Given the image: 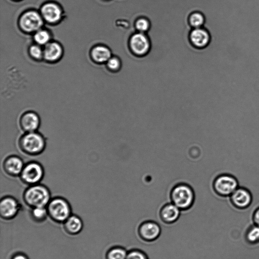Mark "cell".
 Here are the masks:
<instances>
[{
    "label": "cell",
    "instance_id": "obj_1",
    "mask_svg": "<svg viewBox=\"0 0 259 259\" xmlns=\"http://www.w3.org/2000/svg\"><path fill=\"white\" fill-rule=\"evenodd\" d=\"M46 144L45 137L37 131L24 133L18 141L20 150L24 154L30 156L41 154L45 150Z\"/></svg>",
    "mask_w": 259,
    "mask_h": 259
},
{
    "label": "cell",
    "instance_id": "obj_2",
    "mask_svg": "<svg viewBox=\"0 0 259 259\" xmlns=\"http://www.w3.org/2000/svg\"><path fill=\"white\" fill-rule=\"evenodd\" d=\"M22 198L25 204L32 208L46 207L52 198L49 189L39 183L28 186L23 193Z\"/></svg>",
    "mask_w": 259,
    "mask_h": 259
},
{
    "label": "cell",
    "instance_id": "obj_3",
    "mask_svg": "<svg viewBox=\"0 0 259 259\" xmlns=\"http://www.w3.org/2000/svg\"><path fill=\"white\" fill-rule=\"evenodd\" d=\"M171 202L181 211L187 210L193 206L195 201V193L193 188L185 183L176 185L170 193Z\"/></svg>",
    "mask_w": 259,
    "mask_h": 259
},
{
    "label": "cell",
    "instance_id": "obj_4",
    "mask_svg": "<svg viewBox=\"0 0 259 259\" xmlns=\"http://www.w3.org/2000/svg\"><path fill=\"white\" fill-rule=\"evenodd\" d=\"M49 217L57 223H63L72 214L69 202L62 197L52 198L46 206Z\"/></svg>",
    "mask_w": 259,
    "mask_h": 259
},
{
    "label": "cell",
    "instance_id": "obj_5",
    "mask_svg": "<svg viewBox=\"0 0 259 259\" xmlns=\"http://www.w3.org/2000/svg\"><path fill=\"white\" fill-rule=\"evenodd\" d=\"M44 175L42 165L38 162L32 161L25 163L19 177L24 184L29 186L39 184Z\"/></svg>",
    "mask_w": 259,
    "mask_h": 259
},
{
    "label": "cell",
    "instance_id": "obj_6",
    "mask_svg": "<svg viewBox=\"0 0 259 259\" xmlns=\"http://www.w3.org/2000/svg\"><path fill=\"white\" fill-rule=\"evenodd\" d=\"M213 187L218 194L228 196H230L239 186L237 180L234 176L223 174L215 179Z\"/></svg>",
    "mask_w": 259,
    "mask_h": 259
},
{
    "label": "cell",
    "instance_id": "obj_7",
    "mask_svg": "<svg viewBox=\"0 0 259 259\" xmlns=\"http://www.w3.org/2000/svg\"><path fill=\"white\" fill-rule=\"evenodd\" d=\"M128 47L134 55L141 57L148 53L151 48V42L145 33L137 32L130 36Z\"/></svg>",
    "mask_w": 259,
    "mask_h": 259
},
{
    "label": "cell",
    "instance_id": "obj_8",
    "mask_svg": "<svg viewBox=\"0 0 259 259\" xmlns=\"http://www.w3.org/2000/svg\"><path fill=\"white\" fill-rule=\"evenodd\" d=\"M21 209L19 201L12 196H5L0 200V216L4 220L15 218Z\"/></svg>",
    "mask_w": 259,
    "mask_h": 259
},
{
    "label": "cell",
    "instance_id": "obj_9",
    "mask_svg": "<svg viewBox=\"0 0 259 259\" xmlns=\"http://www.w3.org/2000/svg\"><path fill=\"white\" fill-rule=\"evenodd\" d=\"M138 233L143 241L153 242L159 237L161 229L157 222L148 220L140 224L138 229Z\"/></svg>",
    "mask_w": 259,
    "mask_h": 259
},
{
    "label": "cell",
    "instance_id": "obj_10",
    "mask_svg": "<svg viewBox=\"0 0 259 259\" xmlns=\"http://www.w3.org/2000/svg\"><path fill=\"white\" fill-rule=\"evenodd\" d=\"M41 120L38 114L33 111L23 113L19 119V125L23 133L37 131L40 125Z\"/></svg>",
    "mask_w": 259,
    "mask_h": 259
},
{
    "label": "cell",
    "instance_id": "obj_11",
    "mask_svg": "<svg viewBox=\"0 0 259 259\" xmlns=\"http://www.w3.org/2000/svg\"><path fill=\"white\" fill-rule=\"evenodd\" d=\"M43 21L39 14L34 11H29L22 15L20 25L27 32L37 31L42 25Z\"/></svg>",
    "mask_w": 259,
    "mask_h": 259
},
{
    "label": "cell",
    "instance_id": "obj_12",
    "mask_svg": "<svg viewBox=\"0 0 259 259\" xmlns=\"http://www.w3.org/2000/svg\"><path fill=\"white\" fill-rule=\"evenodd\" d=\"M25 163L22 159L16 155H11L4 160L2 166L5 173L11 177H19Z\"/></svg>",
    "mask_w": 259,
    "mask_h": 259
},
{
    "label": "cell",
    "instance_id": "obj_13",
    "mask_svg": "<svg viewBox=\"0 0 259 259\" xmlns=\"http://www.w3.org/2000/svg\"><path fill=\"white\" fill-rule=\"evenodd\" d=\"M189 37L192 45L198 49L208 46L211 40L208 31L202 27L193 28L190 30Z\"/></svg>",
    "mask_w": 259,
    "mask_h": 259
},
{
    "label": "cell",
    "instance_id": "obj_14",
    "mask_svg": "<svg viewBox=\"0 0 259 259\" xmlns=\"http://www.w3.org/2000/svg\"><path fill=\"white\" fill-rule=\"evenodd\" d=\"M181 210L172 202L162 206L159 211V217L166 224H172L177 222L181 215Z\"/></svg>",
    "mask_w": 259,
    "mask_h": 259
},
{
    "label": "cell",
    "instance_id": "obj_15",
    "mask_svg": "<svg viewBox=\"0 0 259 259\" xmlns=\"http://www.w3.org/2000/svg\"><path fill=\"white\" fill-rule=\"evenodd\" d=\"M233 204L239 208H245L251 203L252 197L250 192L246 189L238 187L231 195Z\"/></svg>",
    "mask_w": 259,
    "mask_h": 259
},
{
    "label": "cell",
    "instance_id": "obj_16",
    "mask_svg": "<svg viewBox=\"0 0 259 259\" xmlns=\"http://www.w3.org/2000/svg\"><path fill=\"white\" fill-rule=\"evenodd\" d=\"M41 13L47 21L50 23H55L60 19L62 11L58 4L50 2L45 3L42 6Z\"/></svg>",
    "mask_w": 259,
    "mask_h": 259
},
{
    "label": "cell",
    "instance_id": "obj_17",
    "mask_svg": "<svg viewBox=\"0 0 259 259\" xmlns=\"http://www.w3.org/2000/svg\"><path fill=\"white\" fill-rule=\"evenodd\" d=\"M65 232L69 235H76L81 232L83 224L81 218L75 214H71L63 223Z\"/></svg>",
    "mask_w": 259,
    "mask_h": 259
},
{
    "label": "cell",
    "instance_id": "obj_18",
    "mask_svg": "<svg viewBox=\"0 0 259 259\" xmlns=\"http://www.w3.org/2000/svg\"><path fill=\"white\" fill-rule=\"evenodd\" d=\"M62 53L60 45L55 42L48 43L44 51V56L46 59L50 61H54L59 59Z\"/></svg>",
    "mask_w": 259,
    "mask_h": 259
},
{
    "label": "cell",
    "instance_id": "obj_19",
    "mask_svg": "<svg viewBox=\"0 0 259 259\" xmlns=\"http://www.w3.org/2000/svg\"><path fill=\"white\" fill-rule=\"evenodd\" d=\"M92 56L96 62L104 63L111 57V52L107 47L98 46L93 49Z\"/></svg>",
    "mask_w": 259,
    "mask_h": 259
},
{
    "label": "cell",
    "instance_id": "obj_20",
    "mask_svg": "<svg viewBox=\"0 0 259 259\" xmlns=\"http://www.w3.org/2000/svg\"><path fill=\"white\" fill-rule=\"evenodd\" d=\"M128 251L121 246H114L106 253L105 259H126Z\"/></svg>",
    "mask_w": 259,
    "mask_h": 259
},
{
    "label": "cell",
    "instance_id": "obj_21",
    "mask_svg": "<svg viewBox=\"0 0 259 259\" xmlns=\"http://www.w3.org/2000/svg\"><path fill=\"white\" fill-rule=\"evenodd\" d=\"M30 215L33 221L40 223L49 217L46 207H37L31 208Z\"/></svg>",
    "mask_w": 259,
    "mask_h": 259
},
{
    "label": "cell",
    "instance_id": "obj_22",
    "mask_svg": "<svg viewBox=\"0 0 259 259\" xmlns=\"http://www.w3.org/2000/svg\"><path fill=\"white\" fill-rule=\"evenodd\" d=\"M205 18L202 13L195 11L191 13L188 18V21L191 27L194 28L202 27L204 25Z\"/></svg>",
    "mask_w": 259,
    "mask_h": 259
},
{
    "label": "cell",
    "instance_id": "obj_23",
    "mask_svg": "<svg viewBox=\"0 0 259 259\" xmlns=\"http://www.w3.org/2000/svg\"><path fill=\"white\" fill-rule=\"evenodd\" d=\"M246 240L251 243L259 242V226L253 224L251 226L246 233Z\"/></svg>",
    "mask_w": 259,
    "mask_h": 259
},
{
    "label": "cell",
    "instance_id": "obj_24",
    "mask_svg": "<svg viewBox=\"0 0 259 259\" xmlns=\"http://www.w3.org/2000/svg\"><path fill=\"white\" fill-rule=\"evenodd\" d=\"M134 26L138 32L145 33L150 29V23L147 18L140 17L135 22Z\"/></svg>",
    "mask_w": 259,
    "mask_h": 259
},
{
    "label": "cell",
    "instance_id": "obj_25",
    "mask_svg": "<svg viewBox=\"0 0 259 259\" xmlns=\"http://www.w3.org/2000/svg\"><path fill=\"white\" fill-rule=\"evenodd\" d=\"M34 38L35 41L38 44L44 45L48 44L50 36L49 33L46 30H38L35 33Z\"/></svg>",
    "mask_w": 259,
    "mask_h": 259
},
{
    "label": "cell",
    "instance_id": "obj_26",
    "mask_svg": "<svg viewBox=\"0 0 259 259\" xmlns=\"http://www.w3.org/2000/svg\"><path fill=\"white\" fill-rule=\"evenodd\" d=\"M126 259H149V257L144 251L134 248L128 251Z\"/></svg>",
    "mask_w": 259,
    "mask_h": 259
},
{
    "label": "cell",
    "instance_id": "obj_27",
    "mask_svg": "<svg viewBox=\"0 0 259 259\" xmlns=\"http://www.w3.org/2000/svg\"><path fill=\"white\" fill-rule=\"evenodd\" d=\"M107 67L112 71L118 70L121 65L120 60L116 57H111L107 62Z\"/></svg>",
    "mask_w": 259,
    "mask_h": 259
},
{
    "label": "cell",
    "instance_id": "obj_28",
    "mask_svg": "<svg viewBox=\"0 0 259 259\" xmlns=\"http://www.w3.org/2000/svg\"><path fill=\"white\" fill-rule=\"evenodd\" d=\"M30 54L35 59H40L44 55V52L40 47L34 45L30 47L29 50Z\"/></svg>",
    "mask_w": 259,
    "mask_h": 259
},
{
    "label": "cell",
    "instance_id": "obj_29",
    "mask_svg": "<svg viewBox=\"0 0 259 259\" xmlns=\"http://www.w3.org/2000/svg\"><path fill=\"white\" fill-rule=\"evenodd\" d=\"M11 259H29L28 256L22 252H17L14 254Z\"/></svg>",
    "mask_w": 259,
    "mask_h": 259
},
{
    "label": "cell",
    "instance_id": "obj_30",
    "mask_svg": "<svg viewBox=\"0 0 259 259\" xmlns=\"http://www.w3.org/2000/svg\"><path fill=\"white\" fill-rule=\"evenodd\" d=\"M253 220L254 224L259 226V207L256 209L253 214Z\"/></svg>",
    "mask_w": 259,
    "mask_h": 259
},
{
    "label": "cell",
    "instance_id": "obj_31",
    "mask_svg": "<svg viewBox=\"0 0 259 259\" xmlns=\"http://www.w3.org/2000/svg\"><path fill=\"white\" fill-rule=\"evenodd\" d=\"M216 193H217V192H216ZM215 194H216V193H215ZM215 194H214V195H215ZM213 197H214V196H213ZM212 200H213V199H212ZM212 208H213V207H212Z\"/></svg>",
    "mask_w": 259,
    "mask_h": 259
},
{
    "label": "cell",
    "instance_id": "obj_32",
    "mask_svg": "<svg viewBox=\"0 0 259 259\" xmlns=\"http://www.w3.org/2000/svg\"><path fill=\"white\" fill-rule=\"evenodd\" d=\"M16 1H19V0H16Z\"/></svg>",
    "mask_w": 259,
    "mask_h": 259
}]
</instances>
